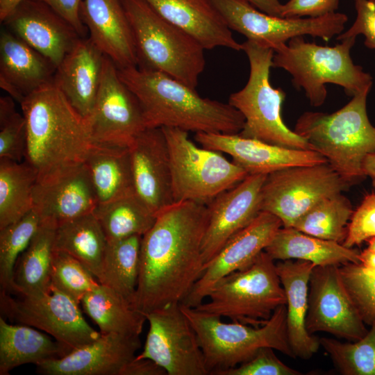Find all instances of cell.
<instances>
[{"instance_id":"6da1fadb","label":"cell","mask_w":375,"mask_h":375,"mask_svg":"<svg viewBox=\"0 0 375 375\" xmlns=\"http://www.w3.org/2000/svg\"><path fill=\"white\" fill-rule=\"evenodd\" d=\"M207 204L175 202L161 211L142 236L132 306L142 314L182 303L204 271L202 242Z\"/></svg>"},{"instance_id":"7a4b0ae2","label":"cell","mask_w":375,"mask_h":375,"mask_svg":"<svg viewBox=\"0 0 375 375\" xmlns=\"http://www.w3.org/2000/svg\"><path fill=\"white\" fill-rule=\"evenodd\" d=\"M118 74L138 99L147 128L239 134L244 127L243 115L228 103L203 98L165 73L131 67L118 69Z\"/></svg>"},{"instance_id":"3957f363","label":"cell","mask_w":375,"mask_h":375,"mask_svg":"<svg viewBox=\"0 0 375 375\" xmlns=\"http://www.w3.org/2000/svg\"><path fill=\"white\" fill-rule=\"evenodd\" d=\"M27 129L25 160L42 181L83 163L92 144L88 124L53 82L20 103Z\"/></svg>"},{"instance_id":"277c9868","label":"cell","mask_w":375,"mask_h":375,"mask_svg":"<svg viewBox=\"0 0 375 375\" xmlns=\"http://www.w3.org/2000/svg\"><path fill=\"white\" fill-rule=\"evenodd\" d=\"M370 90L368 88L356 94L333 113L305 112L294 129L349 185L367 177L363 162L369 154L375 152V127L367 112Z\"/></svg>"},{"instance_id":"5b68a950","label":"cell","mask_w":375,"mask_h":375,"mask_svg":"<svg viewBox=\"0 0 375 375\" xmlns=\"http://www.w3.org/2000/svg\"><path fill=\"white\" fill-rule=\"evenodd\" d=\"M356 38L328 47L309 42L303 36L293 38L274 50L272 67L288 72L294 86L304 91L312 106L325 102L327 83L340 86L346 94L353 97L373 84L372 76L351 58Z\"/></svg>"},{"instance_id":"8992f818","label":"cell","mask_w":375,"mask_h":375,"mask_svg":"<svg viewBox=\"0 0 375 375\" xmlns=\"http://www.w3.org/2000/svg\"><path fill=\"white\" fill-rule=\"evenodd\" d=\"M135 42L138 66L196 88L206 66L203 47L143 0H121Z\"/></svg>"},{"instance_id":"52a82bcc","label":"cell","mask_w":375,"mask_h":375,"mask_svg":"<svg viewBox=\"0 0 375 375\" xmlns=\"http://www.w3.org/2000/svg\"><path fill=\"white\" fill-rule=\"evenodd\" d=\"M180 306L195 331L209 375H218L248 361L262 347L295 358L287 334L285 305L278 307L258 327L238 322L226 323L218 315Z\"/></svg>"},{"instance_id":"ba28073f","label":"cell","mask_w":375,"mask_h":375,"mask_svg":"<svg viewBox=\"0 0 375 375\" xmlns=\"http://www.w3.org/2000/svg\"><path fill=\"white\" fill-rule=\"evenodd\" d=\"M242 47L249 62V76L244 87L232 93L228 102L244 118L239 135L281 147L312 150L309 142L290 130L282 119L285 93L269 81L274 49L248 40Z\"/></svg>"},{"instance_id":"9c48e42d","label":"cell","mask_w":375,"mask_h":375,"mask_svg":"<svg viewBox=\"0 0 375 375\" xmlns=\"http://www.w3.org/2000/svg\"><path fill=\"white\" fill-rule=\"evenodd\" d=\"M208 297L195 308L256 327L286 304L274 260L265 251L244 268L220 279Z\"/></svg>"},{"instance_id":"30bf717a","label":"cell","mask_w":375,"mask_h":375,"mask_svg":"<svg viewBox=\"0 0 375 375\" xmlns=\"http://www.w3.org/2000/svg\"><path fill=\"white\" fill-rule=\"evenodd\" d=\"M161 128L169 149L174 203L196 201L207 204L249 175L221 152L197 147L189 139L188 132Z\"/></svg>"},{"instance_id":"8fae6325","label":"cell","mask_w":375,"mask_h":375,"mask_svg":"<svg viewBox=\"0 0 375 375\" xmlns=\"http://www.w3.org/2000/svg\"><path fill=\"white\" fill-rule=\"evenodd\" d=\"M349 185L328 162L280 169L266 177L261 210L279 218L283 227H293L320 201L340 194Z\"/></svg>"},{"instance_id":"7c38bea8","label":"cell","mask_w":375,"mask_h":375,"mask_svg":"<svg viewBox=\"0 0 375 375\" xmlns=\"http://www.w3.org/2000/svg\"><path fill=\"white\" fill-rule=\"evenodd\" d=\"M0 308L2 317L42 330L69 353L101 335L85 321L79 303L51 285L49 292L18 298L1 291Z\"/></svg>"},{"instance_id":"4fadbf2b","label":"cell","mask_w":375,"mask_h":375,"mask_svg":"<svg viewBox=\"0 0 375 375\" xmlns=\"http://www.w3.org/2000/svg\"><path fill=\"white\" fill-rule=\"evenodd\" d=\"M212 1L231 30L274 51L299 36L310 35L328 42L343 32L348 21L347 15L342 12L289 18L263 12L247 0Z\"/></svg>"},{"instance_id":"5bb4252c","label":"cell","mask_w":375,"mask_h":375,"mask_svg":"<svg viewBox=\"0 0 375 375\" xmlns=\"http://www.w3.org/2000/svg\"><path fill=\"white\" fill-rule=\"evenodd\" d=\"M181 303L144 314L149 329L138 359H149L167 375H209L197 334Z\"/></svg>"},{"instance_id":"9a60e30c","label":"cell","mask_w":375,"mask_h":375,"mask_svg":"<svg viewBox=\"0 0 375 375\" xmlns=\"http://www.w3.org/2000/svg\"><path fill=\"white\" fill-rule=\"evenodd\" d=\"M86 120L92 142L99 144L128 148L147 128L138 99L106 55L95 103Z\"/></svg>"},{"instance_id":"2e32d148","label":"cell","mask_w":375,"mask_h":375,"mask_svg":"<svg viewBox=\"0 0 375 375\" xmlns=\"http://www.w3.org/2000/svg\"><path fill=\"white\" fill-rule=\"evenodd\" d=\"M340 265L315 266L308 285L306 327L354 342L368 331L341 276Z\"/></svg>"},{"instance_id":"e0dca14e","label":"cell","mask_w":375,"mask_h":375,"mask_svg":"<svg viewBox=\"0 0 375 375\" xmlns=\"http://www.w3.org/2000/svg\"><path fill=\"white\" fill-rule=\"evenodd\" d=\"M283 227L279 218L261 211L246 227L233 235L204 271L181 304L196 308L208 297L215 284L224 276L251 264Z\"/></svg>"},{"instance_id":"ac0fdd59","label":"cell","mask_w":375,"mask_h":375,"mask_svg":"<svg viewBox=\"0 0 375 375\" xmlns=\"http://www.w3.org/2000/svg\"><path fill=\"white\" fill-rule=\"evenodd\" d=\"M267 176L249 174L207 203L208 222L201 248L204 267L262 211L261 192Z\"/></svg>"},{"instance_id":"d6986e66","label":"cell","mask_w":375,"mask_h":375,"mask_svg":"<svg viewBox=\"0 0 375 375\" xmlns=\"http://www.w3.org/2000/svg\"><path fill=\"white\" fill-rule=\"evenodd\" d=\"M136 194L157 216L174 203L170 158L161 128H147L128 147Z\"/></svg>"},{"instance_id":"ffe728a7","label":"cell","mask_w":375,"mask_h":375,"mask_svg":"<svg viewBox=\"0 0 375 375\" xmlns=\"http://www.w3.org/2000/svg\"><path fill=\"white\" fill-rule=\"evenodd\" d=\"M194 139L202 147L228 154L248 174L268 175L288 167L328 162L313 150L281 147L239 134L197 133Z\"/></svg>"},{"instance_id":"44dd1931","label":"cell","mask_w":375,"mask_h":375,"mask_svg":"<svg viewBox=\"0 0 375 375\" xmlns=\"http://www.w3.org/2000/svg\"><path fill=\"white\" fill-rule=\"evenodd\" d=\"M140 348L139 336L101 333L64 357L35 365L37 372L44 375H126Z\"/></svg>"},{"instance_id":"7402d4cb","label":"cell","mask_w":375,"mask_h":375,"mask_svg":"<svg viewBox=\"0 0 375 375\" xmlns=\"http://www.w3.org/2000/svg\"><path fill=\"white\" fill-rule=\"evenodd\" d=\"M1 23L56 67L81 38L67 21L38 0H24Z\"/></svg>"},{"instance_id":"603a6c76","label":"cell","mask_w":375,"mask_h":375,"mask_svg":"<svg viewBox=\"0 0 375 375\" xmlns=\"http://www.w3.org/2000/svg\"><path fill=\"white\" fill-rule=\"evenodd\" d=\"M33 209L40 222L58 225L93 212L98 200L85 163L42 181L33 192Z\"/></svg>"},{"instance_id":"cb8c5ba5","label":"cell","mask_w":375,"mask_h":375,"mask_svg":"<svg viewBox=\"0 0 375 375\" xmlns=\"http://www.w3.org/2000/svg\"><path fill=\"white\" fill-rule=\"evenodd\" d=\"M80 14L89 38L118 69L138 66L132 31L121 0H82Z\"/></svg>"},{"instance_id":"d4e9b609","label":"cell","mask_w":375,"mask_h":375,"mask_svg":"<svg viewBox=\"0 0 375 375\" xmlns=\"http://www.w3.org/2000/svg\"><path fill=\"white\" fill-rule=\"evenodd\" d=\"M56 66L6 28L0 33V87L19 103L53 82Z\"/></svg>"},{"instance_id":"484cf974","label":"cell","mask_w":375,"mask_h":375,"mask_svg":"<svg viewBox=\"0 0 375 375\" xmlns=\"http://www.w3.org/2000/svg\"><path fill=\"white\" fill-rule=\"evenodd\" d=\"M104 56L89 37L81 38L57 67L54 75L53 83L85 119L95 103Z\"/></svg>"},{"instance_id":"4316f807","label":"cell","mask_w":375,"mask_h":375,"mask_svg":"<svg viewBox=\"0 0 375 375\" xmlns=\"http://www.w3.org/2000/svg\"><path fill=\"white\" fill-rule=\"evenodd\" d=\"M163 18L194 38L205 49L242 50L212 0H143Z\"/></svg>"},{"instance_id":"83f0119b","label":"cell","mask_w":375,"mask_h":375,"mask_svg":"<svg viewBox=\"0 0 375 375\" xmlns=\"http://www.w3.org/2000/svg\"><path fill=\"white\" fill-rule=\"evenodd\" d=\"M315 265L293 259L276 264L286 297V326L288 341L294 357L310 358L319 349V338L310 334L306 327L308 308L310 276Z\"/></svg>"},{"instance_id":"f1b7e54d","label":"cell","mask_w":375,"mask_h":375,"mask_svg":"<svg viewBox=\"0 0 375 375\" xmlns=\"http://www.w3.org/2000/svg\"><path fill=\"white\" fill-rule=\"evenodd\" d=\"M265 251L274 260L309 261L315 266L360 264V252L334 241L320 239L294 227H281Z\"/></svg>"},{"instance_id":"f546056e","label":"cell","mask_w":375,"mask_h":375,"mask_svg":"<svg viewBox=\"0 0 375 375\" xmlns=\"http://www.w3.org/2000/svg\"><path fill=\"white\" fill-rule=\"evenodd\" d=\"M85 164L98 204L135 193L128 147L92 143Z\"/></svg>"},{"instance_id":"4dcf8cb0","label":"cell","mask_w":375,"mask_h":375,"mask_svg":"<svg viewBox=\"0 0 375 375\" xmlns=\"http://www.w3.org/2000/svg\"><path fill=\"white\" fill-rule=\"evenodd\" d=\"M69 351L49 334L33 327L7 323L0 317V375L24 364L60 358Z\"/></svg>"},{"instance_id":"1f68e13d","label":"cell","mask_w":375,"mask_h":375,"mask_svg":"<svg viewBox=\"0 0 375 375\" xmlns=\"http://www.w3.org/2000/svg\"><path fill=\"white\" fill-rule=\"evenodd\" d=\"M108 240L94 214L88 213L56 225L53 248L79 260L97 279H101Z\"/></svg>"},{"instance_id":"d6a6232c","label":"cell","mask_w":375,"mask_h":375,"mask_svg":"<svg viewBox=\"0 0 375 375\" xmlns=\"http://www.w3.org/2000/svg\"><path fill=\"white\" fill-rule=\"evenodd\" d=\"M56 225L40 222L14 269L12 292L32 295L51 291V270Z\"/></svg>"},{"instance_id":"836d02e7","label":"cell","mask_w":375,"mask_h":375,"mask_svg":"<svg viewBox=\"0 0 375 375\" xmlns=\"http://www.w3.org/2000/svg\"><path fill=\"white\" fill-rule=\"evenodd\" d=\"M81 304L102 334L140 336L147 320L124 297L100 283L83 297Z\"/></svg>"},{"instance_id":"e575fe53","label":"cell","mask_w":375,"mask_h":375,"mask_svg":"<svg viewBox=\"0 0 375 375\" xmlns=\"http://www.w3.org/2000/svg\"><path fill=\"white\" fill-rule=\"evenodd\" d=\"M38 172L27 161L0 158V228L16 222L33 209Z\"/></svg>"},{"instance_id":"d590c367","label":"cell","mask_w":375,"mask_h":375,"mask_svg":"<svg viewBox=\"0 0 375 375\" xmlns=\"http://www.w3.org/2000/svg\"><path fill=\"white\" fill-rule=\"evenodd\" d=\"M93 212L108 242L136 235L143 236L153 226L157 217L136 193L98 204Z\"/></svg>"},{"instance_id":"8d00e7d4","label":"cell","mask_w":375,"mask_h":375,"mask_svg":"<svg viewBox=\"0 0 375 375\" xmlns=\"http://www.w3.org/2000/svg\"><path fill=\"white\" fill-rule=\"evenodd\" d=\"M142 238L136 235L108 242L99 281L121 294L131 306L139 276Z\"/></svg>"},{"instance_id":"74e56055","label":"cell","mask_w":375,"mask_h":375,"mask_svg":"<svg viewBox=\"0 0 375 375\" xmlns=\"http://www.w3.org/2000/svg\"><path fill=\"white\" fill-rule=\"evenodd\" d=\"M353 212L350 201L340 193L320 201L293 227L308 235L340 243L346 238Z\"/></svg>"},{"instance_id":"f35d334b","label":"cell","mask_w":375,"mask_h":375,"mask_svg":"<svg viewBox=\"0 0 375 375\" xmlns=\"http://www.w3.org/2000/svg\"><path fill=\"white\" fill-rule=\"evenodd\" d=\"M370 326L364 337L354 342L319 338L320 346L341 374L375 375V322Z\"/></svg>"},{"instance_id":"ab89813d","label":"cell","mask_w":375,"mask_h":375,"mask_svg":"<svg viewBox=\"0 0 375 375\" xmlns=\"http://www.w3.org/2000/svg\"><path fill=\"white\" fill-rule=\"evenodd\" d=\"M40 224V219L38 213L32 210L16 222L0 228L1 291L12 292L16 262L28 246Z\"/></svg>"},{"instance_id":"60d3db41","label":"cell","mask_w":375,"mask_h":375,"mask_svg":"<svg viewBox=\"0 0 375 375\" xmlns=\"http://www.w3.org/2000/svg\"><path fill=\"white\" fill-rule=\"evenodd\" d=\"M90 272L76 258L69 253L53 251L51 285L63 292L76 303L96 288L99 283Z\"/></svg>"},{"instance_id":"b9f144b4","label":"cell","mask_w":375,"mask_h":375,"mask_svg":"<svg viewBox=\"0 0 375 375\" xmlns=\"http://www.w3.org/2000/svg\"><path fill=\"white\" fill-rule=\"evenodd\" d=\"M27 129L24 115L10 96L0 98V158L21 162L26 152Z\"/></svg>"},{"instance_id":"7bdbcfd3","label":"cell","mask_w":375,"mask_h":375,"mask_svg":"<svg viewBox=\"0 0 375 375\" xmlns=\"http://www.w3.org/2000/svg\"><path fill=\"white\" fill-rule=\"evenodd\" d=\"M343 283L365 324L375 322V272L360 264L339 266Z\"/></svg>"},{"instance_id":"ee69618b","label":"cell","mask_w":375,"mask_h":375,"mask_svg":"<svg viewBox=\"0 0 375 375\" xmlns=\"http://www.w3.org/2000/svg\"><path fill=\"white\" fill-rule=\"evenodd\" d=\"M274 349L262 347L248 361L233 368L222 371L218 375H301L299 371L283 363Z\"/></svg>"},{"instance_id":"f6af8a7d","label":"cell","mask_w":375,"mask_h":375,"mask_svg":"<svg viewBox=\"0 0 375 375\" xmlns=\"http://www.w3.org/2000/svg\"><path fill=\"white\" fill-rule=\"evenodd\" d=\"M373 238H375V193L365 195L353 211L342 244L352 248Z\"/></svg>"},{"instance_id":"bcb514c9","label":"cell","mask_w":375,"mask_h":375,"mask_svg":"<svg viewBox=\"0 0 375 375\" xmlns=\"http://www.w3.org/2000/svg\"><path fill=\"white\" fill-rule=\"evenodd\" d=\"M356 17L351 26L337 36V40L363 35L365 45L375 50V0H354Z\"/></svg>"},{"instance_id":"7dc6e473","label":"cell","mask_w":375,"mask_h":375,"mask_svg":"<svg viewBox=\"0 0 375 375\" xmlns=\"http://www.w3.org/2000/svg\"><path fill=\"white\" fill-rule=\"evenodd\" d=\"M340 0H288L283 3L282 17H318L336 12Z\"/></svg>"},{"instance_id":"c3c4849f","label":"cell","mask_w":375,"mask_h":375,"mask_svg":"<svg viewBox=\"0 0 375 375\" xmlns=\"http://www.w3.org/2000/svg\"><path fill=\"white\" fill-rule=\"evenodd\" d=\"M49 7L67 21L81 38H86L88 31L80 14L82 0H38Z\"/></svg>"},{"instance_id":"681fc988","label":"cell","mask_w":375,"mask_h":375,"mask_svg":"<svg viewBox=\"0 0 375 375\" xmlns=\"http://www.w3.org/2000/svg\"><path fill=\"white\" fill-rule=\"evenodd\" d=\"M165 371L149 359L135 358L131 362L126 375H165Z\"/></svg>"},{"instance_id":"f907efd6","label":"cell","mask_w":375,"mask_h":375,"mask_svg":"<svg viewBox=\"0 0 375 375\" xmlns=\"http://www.w3.org/2000/svg\"><path fill=\"white\" fill-rule=\"evenodd\" d=\"M260 11L278 17H281L282 5L280 0H247Z\"/></svg>"},{"instance_id":"816d5d0a","label":"cell","mask_w":375,"mask_h":375,"mask_svg":"<svg viewBox=\"0 0 375 375\" xmlns=\"http://www.w3.org/2000/svg\"><path fill=\"white\" fill-rule=\"evenodd\" d=\"M359 260L362 266L375 272V251L366 248L360 252Z\"/></svg>"},{"instance_id":"f5cc1de1","label":"cell","mask_w":375,"mask_h":375,"mask_svg":"<svg viewBox=\"0 0 375 375\" xmlns=\"http://www.w3.org/2000/svg\"><path fill=\"white\" fill-rule=\"evenodd\" d=\"M24 0H0V21L5 19Z\"/></svg>"},{"instance_id":"db71d44e","label":"cell","mask_w":375,"mask_h":375,"mask_svg":"<svg viewBox=\"0 0 375 375\" xmlns=\"http://www.w3.org/2000/svg\"><path fill=\"white\" fill-rule=\"evenodd\" d=\"M363 171L366 176L375 179V152L369 154L363 162Z\"/></svg>"},{"instance_id":"11a10c76","label":"cell","mask_w":375,"mask_h":375,"mask_svg":"<svg viewBox=\"0 0 375 375\" xmlns=\"http://www.w3.org/2000/svg\"><path fill=\"white\" fill-rule=\"evenodd\" d=\"M367 242H368L367 249L375 251V238H371Z\"/></svg>"},{"instance_id":"9f6ffc18","label":"cell","mask_w":375,"mask_h":375,"mask_svg":"<svg viewBox=\"0 0 375 375\" xmlns=\"http://www.w3.org/2000/svg\"><path fill=\"white\" fill-rule=\"evenodd\" d=\"M372 185L375 187V179H372Z\"/></svg>"}]
</instances>
